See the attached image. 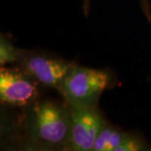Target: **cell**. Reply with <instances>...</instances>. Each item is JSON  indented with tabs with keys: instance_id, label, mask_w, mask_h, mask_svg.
<instances>
[{
	"instance_id": "6da1fadb",
	"label": "cell",
	"mask_w": 151,
	"mask_h": 151,
	"mask_svg": "<svg viewBox=\"0 0 151 151\" xmlns=\"http://www.w3.org/2000/svg\"><path fill=\"white\" fill-rule=\"evenodd\" d=\"M27 134L29 143L42 150H65L70 131V110L50 100L36 101L29 106Z\"/></svg>"
},
{
	"instance_id": "7a4b0ae2",
	"label": "cell",
	"mask_w": 151,
	"mask_h": 151,
	"mask_svg": "<svg viewBox=\"0 0 151 151\" xmlns=\"http://www.w3.org/2000/svg\"><path fill=\"white\" fill-rule=\"evenodd\" d=\"M112 81L108 70L76 65L65 78L60 95L70 107H94Z\"/></svg>"
},
{
	"instance_id": "3957f363",
	"label": "cell",
	"mask_w": 151,
	"mask_h": 151,
	"mask_svg": "<svg viewBox=\"0 0 151 151\" xmlns=\"http://www.w3.org/2000/svg\"><path fill=\"white\" fill-rule=\"evenodd\" d=\"M18 64L22 70L43 86L60 94L65 78L76 63L47 54L24 50Z\"/></svg>"
},
{
	"instance_id": "277c9868",
	"label": "cell",
	"mask_w": 151,
	"mask_h": 151,
	"mask_svg": "<svg viewBox=\"0 0 151 151\" xmlns=\"http://www.w3.org/2000/svg\"><path fill=\"white\" fill-rule=\"evenodd\" d=\"M69 107L70 131L65 150H92L97 135L106 124L97 106Z\"/></svg>"
},
{
	"instance_id": "5b68a950",
	"label": "cell",
	"mask_w": 151,
	"mask_h": 151,
	"mask_svg": "<svg viewBox=\"0 0 151 151\" xmlns=\"http://www.w3.org/2000/svg\"><path fill=\"white\" fill-rule=\"evenodd\" d=\"M39 84L20 67H2L0 70L1 102L13 107L30 106L37 101Z\"/></svg>"
},
{
	"instance_id": "8992f818",
	"label": "cell",
	"mask_w": 151,
	"mask_h": 151,
	"mask_svg": "<svg viewBox=\"0 0 151 151\" xmlns=\"http://www.w3.org/2000/svg\"><path fill=\"white\" fill-rule=\"evenodd\" d=\"M129 134V133L122 131L106 122L97 135L92 151H117Z\"/></svg>"
},
{
	"instance_id": "52a82bcc",
	"label": "cell",
	"mask_w": 151,
	"mask_h": 151,
	"mask_svg": "<svg viewBox=\"0 0 151 151\" xmlns=\"http://www.w3.org/2000/svg\"><path fill=\"white\" fill-rule=\"evenodd\" d=\"M24 50L15 47L3 35L0 39V63L1 65L8 63H18L20 60Z\"/></svg>"
},
{
	"instance_id": "ba28073f",
	"label": "cell",
	"mask_w": 151,
	"mask_h": 151,
	"mask_svg": "<svg viewBox=\"0 0 151 151\" xmlns=\"http://www.w3.org/2000/svg\"><path fill=\"white\" fill-rule=\"evenodd\" d=\"M150 146L137 134L129 133L124 143L118 148L117 151H140L150 150Z\"/></svg>"
},
{
	"instance_id": "9c48e42d",
	"label": "cell",
	"mask_w": 151,
	"mask_h": 151,
	"mask_svg": "<svg viewBox=\"0 0 151 151\" xmlns=\"http://www.w3.org/2000/svg\"><path fill=\"white\" fill-rule=\"evenodd\" d=\"M141 9L147 20L151 23V4L150 0H139Z\"/></svg>"
},
{
	"instance_id": "30bf717a",
	"label": "cell",
	"mask_w": 151,
	"mask_h": 151,
	"mask_svg": "<svg viewBox=\"0 0 151 151\" xmlns=\"http://www.w3.org/2000/svg\"><path fill=\"white\" fill-rule=\"evenodd\" d=\"M90 4H91V0H82V9L84 14L87 16L90 10Z\"/></svg>"
}]
</instances>
